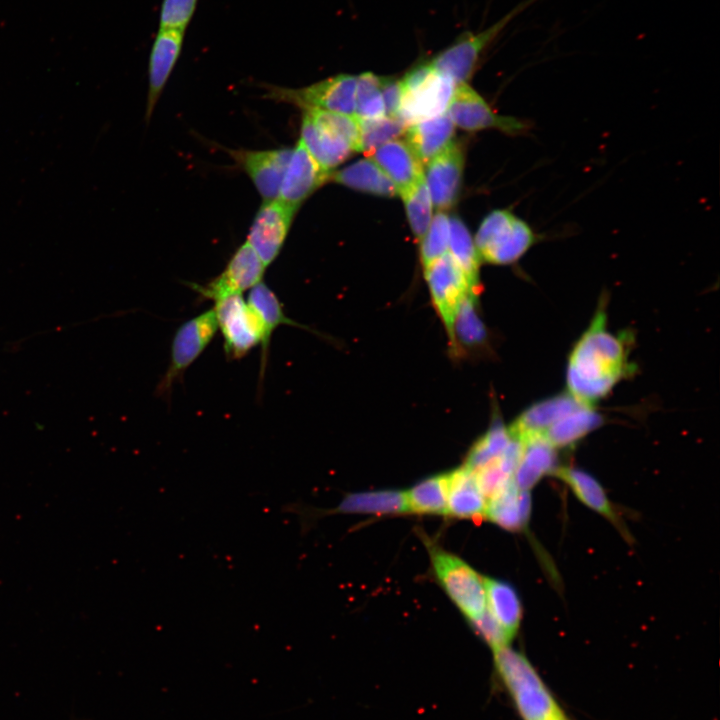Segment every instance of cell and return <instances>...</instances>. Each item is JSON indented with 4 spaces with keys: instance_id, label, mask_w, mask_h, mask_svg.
<instances>
[{
    "instance_id": "42",
    "label": "cell",
    "mask_w": 720,
    "mask_h": 720,
    "mask_svg": "<svg viewBox=\"0 0 720 720\" xmlns=\"http://www.w3.org/2000/svg\"><path fill=\"white\" fill-rule=\"evenodd\" d=\"M476 633L495 651L509 646L512 637L498 624L489 611L469 620Z\"/></svg>"
},
{
    "instance_id": "24",
    "label": "cell",
    "mask_w": 720,
    "mask_h": 720,
    "mask_svg": "<svg viewBox=\"0 0 720 720\" xmlns=\"http://www.w3.org/2000/svg\"><path fill=\"white\" fill-rule=\"evenodd\" d=\"M247 302L258 313L263 325V340L261 343L260 379H263L268 358L271 336L280 325L302 327L299 323L288 318L276 294L262 281L249 291Z\"/></svg>"
},
{
    "instance_id": "5",
    "label": "cell",
    "mask_w": 720,
    "mask_h": 720,
    "mask_svg": "<svg viewBox=\"0 0 720 720\" xmlns=\"http://www.w3.org/2000/svg\"><path fill=\"white\" fill-rule=\"evenodd\" d=\"M538 0H525L496 23L478 33L465 32L454 43L438 53L431 61L432 67L448 77L457 86L472 76L481 54L500 32L523 10Z\"/></svg>"
},
{
    "instance_id": "9",
    "label": "cell",
    "mask_w": 720,
    "mask_h": 720,
    "mask_svg": "<svg viewBox=\"0 0 720 720\" xmlns=\"http://www.w3.org/2000/svg\"><path fill=\"white\" fill-rule=\"evenodd\" d=\"M424 276L433 305L454 348L453 328L458 309L468 295L478 291L449 252L425 265Z\"/></svg>"
},
{
    "instance_id": "27",
    "label": "cell",
    "mask_w": 720,
    "mask_h": 720,
    "mask_svg": "<svg viewBox=\"0 0 720 720\" xmlns=\"http://www.w3.org/2000/svg\"><path fill=\"white\" fill-rule=\"evenodd\" d=\"M488 611L498 624L514 638L522 616L520 599L514 588L502 581L483 578Z\"/></svg>"
},
{
    "instance_id": "10",
    "label": "cell",
    "mask_w": 720,
    "mask_h": 720,
    "mask_svg": "<svg viewBox=\"0 0 720 720\" xmlns=\"http://www.w3.org/2000/svg\"><path fill=\"white\" fill-rule=\"evenodd\" d=\"M218 329L213 309L185 321L175 332L170 362L157 385L156 393L168 397L175 382L208 347Z\"/></svg>"
},
{
    "instance_id": "6",
    "label": "cell",
    "mask_w": 720,
    "mask_h": 720,
    "mask_svg": "<svg viewBox=\"0 0 720 720\" xmlns=\"http://www.w3.org/2000/svg\"><path fill=\"white\" fill-rule=\"evenodd\" d=\"M357 76L339 74L309 86L287 88L264 84V98L293 104L303 110L324 111L354 115Z\"/></svg>"
},
{
    "instance_id": "44",
    "label": "cell",
    "mask_w": 720,
    "mask_h": 720,
    "mask_svg": "<svg viewBox=\"0 0 720 720\" xmlns=\"http://www.w3.org/2000/svg\"><path fill=\"white\" fill-rule=\"evenodd\" d=\"M556 720H570V719L566 716V714H564Z\"/></svg>"
},
{
    "instance_id": "3",
    "label": "cell",
    "mask_w": 720,
    "mask_h": 720,
    "mask_svg": "<svg viewBox=\"0 0 720 720\" xmlns=\"http://www.w3.org/2000/svg\"><path fill=\"white\" fill-rule=\"evenodd\" d=\"M540 239L532 227L508 209L490 212L475 237L482 261L508 265L518 261Z\"/></svg>"
},
{
    "instance_id": "30",
    "label": "cell",
    "mask_w": 720,
    "mask_h": 720,
    "mask_svg": "<svg viewBox=\"0 0 720 720\" xmlns=\"http://www.w3.org/2000/svg\"><path fill=\"white\" fill-rule=\"evenodd\" d=\"M337 511L392 514L409 511L406 493L383 490L350 494L341 501Z\"/></svg>"
},
{
    "instance_id": "7",
    "label": "cell",
    "mask_w": 720,
    "mask_h": 720,
    "mask_svg": "<svg viewBox=\"0 0 720 720\" xmlns=\"http://www.w3.org/2000/svg\"><path fill=\"white\" fill-rule=\"evenodd\" d=\"M220 329L228 360L246 356L263 340V325L258 313L242 295H230L214 301L212 308Z\"/></svg>"
},
{
    "instance_id": "33",
    "label": "cell",
    "mask_w": 720,
    "mask_h": 720,
    "mask_svg": "<svg viewBox=\"0 0 720 720\" xmlns=\"http://www.w3.org/2000/svg\"><path fill=\"white\" fill-rule=\"evenodd\" d=\"M409 511L417 513H445L447 504L446 474L421 481L406 492Z\"/></svg>"
},
{
    "instance_id": "38",
    "label": "cell",
    "mask_w": 720,
    "mask_h": 720,
    "mask_svg": "<svg viewBox=\"0 0 720 720\" xmlns=\"http://www.w3.org/2000/svg\"><path fill=\"white\" fill-rule=\"evenodd\" d=\"M317 124L344 140L355 152H359L360 124L355 115L319 109L303 110Z\"/></svg>"
},
{
    "instance_id": "8",
    "label": "cell",
    "mask_w": 720,
    "mask_h": 720,
    "mask_svg": "<svg viewBox=\"0 0 720 720\" xmlns=\"http://www.w3.org/2000/svg\"><path fill=\"white\" fill-rule=\"evenodd\" d=\"M435 576L459 610L469 619L480 616L486 608V594L481 578L459 557L442 550L430 549Z\"/></svg>"
},
{
    "instance_id": "28",
    "label": "cell",
    "mask_w": 720,
    "mask_h": 720,
    "mask_svg": "<svg viewBox=\"0 0 720 720\" xmlns=\"http://www.w3.org/2000/svg\"><path fill=\"white\" fill-rule=\"evenodd\" d=\"M554 472L585 505L600 513L615 525H620V520L604 489L594 477L582 470L571 467L556 468Z\"/></svg>"
},
{
    "instance_id": "31",
    "label": "cell",
    "mask_w": 720,
    "mask_h": 720,
    "mask_svg": "<svg viewBox=\"0 0 720 720\" xmlns=\"http://www.w3.org/2000/svg\"><path fill=\"white\" fill-rule=\"evenodd\" d=\"M448 252L465 273L472 287L478 291L481 258L469 230L457 216L450 218Z\"/></svg>"
},
{
    "instance_id": "29",
    "label": "cell",
    "mask_w": 720,
    "mask_h": 720,
    "mask_svg": "<svg viewBox=\"0 0 720 720\" xmlns=\"http://www.w3.org/2000/svg\"><path fill=\"white\" fill-rule=\"evenodd\" d=\"M601 424V416L592 407L580 406L552 424L544 433L554 448L566 447L580 440Z\"/></svg>"
},
{
    "instance_id": "35",
    "label": "cell",
    "mask_w": 720,
    "mask_h": 720,
    "mask_svg": "<svg viewBox=\"0 0 720 720\" xmlns=\"http://www.w3.org/2000/svg\"><path fill=\"white\" fill-rule=\"evenodd\" d=\"M400 196L405 205L410 228L416 239L421 241L430 226L433 206L424 178Z\"/></svg>"
},
{
    "instance_id": "26",
    "label": "cell",
    "mask_w": 720,
    "mask_h": 720,
    "mask_svg": "<svg viewBox=\"0 0 720 720\" xmlns=\"http://www.w3.org/2000/svg\"><path fill=\"white\" fill-rule=\"evenodd\" d=\"M523 443V451L514 473V481L520 490L528 491L545 474L555 471V448L543 437Z\"/></svg>"
},
{
    "instance_id": "43",
    "label": "cell",
    "mask_w": 720,
    "mask_h": 720,
    "mask_svg": "<svg viewBox=\"0 0 720 720\" xmlns=\"http://www.w3.org/2000/svg\"><path fill=\"white\" fill-rule=\"evenodd\" d=\"M380 88L386 116L398 117L403 97L400 81L391 77H380Z\"/></svg>"
},
{
    "instance_id": "19",
    "label": "cell",
    "mask_w": 720,
    "mask_h": 720,
    "mask_svg": "<svg viewBox=\"0 0 720 720\" xmlns=\"http://www.w3.org/2000/svg\"><path fill=\"white\" fill-rule=\"evenodd\" d=\"M582 405L570 394L540 401L526 409L509 427V431L521 442L543 437L552 424Z\"/></svg>"
},
{
    "instance_id": "13",
    "label": "cell",
    "mask_w": 720,
    "mask_h": 720,
    "mask_svg": "<svg viewBox=\"0 0 720 720\" xmlns=\"http://www.w3.org/2000/svg\"><path fill=\"white\" fill-rule=\"evenodd\" d=\"M297 210L279 198L264 201L258 209L246 242L266 267L280 254Z\"/></svg>"
},
{
    "instance_id": "25",
    "label": "cell",
    "mask_w": 720,
    "mask_h": 720,
    "mask_svg": "<svg viewBox=\"0 0 720 720\" xmlns=\"http://www.w3.org/2000/svg\"><path fill=\"white\" fill-rule=\"evenodd\" d=\"M330 180L378 196L392 197L398 193L392 180L371 158L358 160L337 172H332Z\"/></svg>"
},
{
    "instance_id": "17",
    "label": "cell",
    "mask_w": 720,
    "mask_h": 720,
    "mask_svg": "<svg viewBox=\"0 0 720 720\" xmlns=\"http://www.w3.org/2000/svg\"><path fill=\"white\" fill-rule=\"evenodd\" d=\"M330 175V172L325 171L313 159L299 140L291 151L277 198L298 209L314 191L330 179Z\"/></svg>"
},
{
    "instance_id": "32",
    "label": "cell",
    "mask_w": 720,
    "mask_h": 720,
    "mask_svg": "<svg viewBox=\"0 0 720 720\" xmlns=\"http://www.w3.org/2000/svg\"><path fill=\"white\" fill-rule=\"evenodd\" d=\"M512 438L509 428L496 419L489 430L474 443L464 466L476 471L495 461L502 456Z\"/></svg>"
},
{
    "instance_id": "40",
    "label": "cell",
    "mask_w": 720,
    "mask_h": 720,
    "mask_svg": "<svg viewBox=\"0 0 720 720\" xmlns=\"http://www.w3.org/2000/svg\"><path fill=\"white\" fill-rule=\"evenodd\" d=\"M198 0H162L159 13V28H172L186 31L190 24Z\"/></svg>"
},
{
    "instance_id": "22",
    "label": "cell",
    "mask_w": 720,
    "mask_h": 720,
    "mask_svg": "<svg viewBox=\"0 0 720 720\" xmlns=\"http://www.w3.org/2000/svg\"><path fill=\"white\" fill-rule=\"evenodd\" d=\"M528 491L520 490L512 478L486 503L485 517L508 530H519L525 526L530 514Z\"/></svg>"
},
{
    "instance_id": "14",
    "label": "cell",
    "mask_w": 720,
    "mask_h": 720,
    "mask_svg": "<svg viewBox=\"0 0 720 720\" xmlns=\"http://www.w3.org/2000/svg\"><path fill=\"white\" fill-rule=\"evenodd\" d=\"M227 153L251 179L264 201L278 197L291 148L269 150L226 149Z\"/></svg>"
},
{
    "instance_id": "21",
    "label": "cell",
    "mask_w": 720,
    "mask_h": 720,
    "mask_svg": "<svg viewBox=\"0 0 720 720\" xmlns=\"http://www.w3.org/2000/svg\"><path fill=\"white\" fill-rule=\"evenodd\" d=\"M454 126L445 112L409 125L405 141L424 165L453 141Z\"/></svg>"
},
{
    "instance_id": "12",
    "label": "cell",
    "mask_w": 720,
    "mask_h": 720,
    "mask_svg": "<svg viewBox=\"0 0 720 720\" xmlns=\"http://www.w3.org/2000/svg\"><path fill=\"white\" fill-rule=\"evenodd\" d=\"M266 266L253 248L243 243L229 259L224 270L204 285L189 286L204 299L216 301L230 295H242L262 282Z\"/></svg>"
},
{
    "instance_id": "16",
    "label": "cell",
    "mask_w": 720,
    "mask_h": 720,
    "mask_svg": "<svg viewBox=\"0 0 720 720\" xmlns=\"http://www.w3.org/2000/svg\"><path fill=\"white\" fill-rule=\"evenodd\" d=\"M185 31L159 28L149 55L146 121H149L162 91L181 55Z\"/></svg>"
},
{
    "instance_id": "18",
    "label": "cell",
    "mask_w": 720,
    "mask_h": 720,
    "mask_svg": "<svg viewBox=\"0 0 720 720\" xmlns=\"http://www.w3.org/2000/svg\"><path fill=\"white\" fill-rule=\"evenodd\" d=\"M370 156L392 180L399 195L424 178V165L405 140H391Z\"/></svg>"
},
{
    "instance_id": "23",
    "label": "cell",
    "mask_w": 720,
    "mask_h": 720,
    "mask_svg": "<svg viewBox=\"0 0 720 720\" xmlns=\"http://www.w3.org/2000/svg\"><path fill=\"white\" fill-rule=\"evenodd\" d=\"M446 513L458 518H471L484 514L486 501L480 492L475 473L462 466L446 474Z\"/></svg>"
},
{
    "instance_id": "1",
    "label": "cell",
    "mask_w": 720,
    "mask_h": 720,
    "mask_svg": "<svg viewBox=\"0 0 720 720\" xmlns=\"http://www.w3.org/2000/svg\"><path fill=\"white\" fill-rule=\"evenodd\" d=\"M606 323L605 311L598 310L569 356V394L588 407L607 395L621 378L632 371L624 335L612 334L607 330Z\"/></svg>"
},
{
    "instance_id": "4",
    "label": "cell",
    "mask_w": 720,
    "mask_h": 720,
    "mask_svg": "<svg viewBox=\"0 0 720 720\" xmlns=\"http://www.w3.org/2000/svg\"><path fill=\"white\" fill-rule=\"evenodd\" d=\"M399 81L403 97L398 117L407 126L445 113L456 87L430 62L415 66Z\"/></svg>"
},
{
    "instance_id": "41",
    "label": "cell",
    "mask_w": 720,
    "mask_h": 720,
    "mask_svg": "<svg viewBox=\"0 0 720 720\" xmlns=\"http://www.w3.org/2000/svg\"><path fill=\"white\" fill-rule=\"evenodd\" d=\"M474 473L478 488L487 499L499 492L513 478V474L503 466L501 457Z\"/></svg>"
},
{
    "instance_id": "36",
    "label": "cell",
    "mask_w": 720,
    "mask_h": 720,
    "mask_svg": "<svg viewBox=\"0 0 720 720\" xmlns=\"http://www.w3.org/2000/svg\"><path fill=\"white\" fill-rule=\"evenodd\" d=\"M358 120L360 124L359 152L369 155L378 147L404 134L408 127L399 117L384 116L373 120Z\"/></svg>"
},
{
    "instance_id": "20",
    "label": "cell",
    "mask_w": 720,
    "mask_h": 720,
    "mask_svg": "<svg viewBox=\"0 0 720 720\" xmlns=\"http://www.w3.org/2000/svg\"><path fill=\"white\" fill-rule=\"evenodd\" d=\"M299 140L313 159L330 173L354 152L344 140L317 124L305 112Z\"/></svg>"
},
{
    "instance_id": "37",
    "label": "cell",
    "mask_w": 720,
    "mask_h": 720,
    "mask_svg": "<svg viewBox=\"0 0 720 720\" xmlns=\"http://www.w3.org/2000/svg\"><path fill=\"white\" fill-rule=\"evenodd\" d=\"M354 115L360 120H373L386 116L379 76L371 72L357 76Z\"/></svg>"
},
{
    "instance_id": "34",
    "label": "cell",
    "mask_w": 720,
    "mask_h": 720,
    "mask_svg": "<svg viewBox=\"0 0 720 720\" xmlns=\"http://www.w3.org/2000/svg\"><path fill=\"white\" fill-rule=\"evenodd\" d=\"M477 302V294H470L458 309L453 328L456 352L458 344L478 346L486 339V329L476 308Z\"/></svg>"
},
{
    "instance_id": "39",
    "label": "cell",
    "mask_w": 720,
    "mask_h": 720,
    "mask_svg": "<svg viewBox=\"0 0 720 720\" xmlns=\"http://www.w3.org/2000/svg\"><path fill=\"white\" fill-rule=\"evenodd\" d=\"M449 233L450 218L446 213L438 211L432 218L425 236L420 241V258L423 266L448 252Z\"/></svg>"
},
{
    "instance_id": "11",
    "label": "cell",
    "mask_w": 720,
    "mask_h": 720,
    "mask_svg": "<svg viewBox=\"0 0 720 720\" xmlns=\"http://www.w3.org/2000/svg\"><path fill=\"white\" fill-rule=\"evenodd\" d=\"M446 113L454 125L466 131L492 128L509 135H522L531 129L529 121L495 113L467 83L455 87Z\"/></svg>"
},
{
    "instance_id": "2",
    "label": "cell",
    "mask_w": 720,
    "mask_h": 720,
    "mask_svg": "<svg viewBox=\"0 0 720 720\" xmlns=\"http://www.w3.org/2000/svg\"><path fill=\"white\" fill-rule=\"evenodd\" d=\"M498 679L521 720H556L564 711L530 661L506 646L493 651Z\"/></svg>"
},
{
    "instance_id": "15",
    "label": "cell",
    "mask_w": 720,
    "mask_h": 720,
    "mask_svg": "<svg viewBox=\"0 0 720 720\" xmlns=\"http://www.w3.org/2000/svg\"><path fill=\"white\" fill-rule=\"evenodd\" d=\"M463 165L462 148L454 141L426 163L424 180L432 204L437 209L446 210L451 208L458 200Z\"/></svg>"
}]
</instances>
